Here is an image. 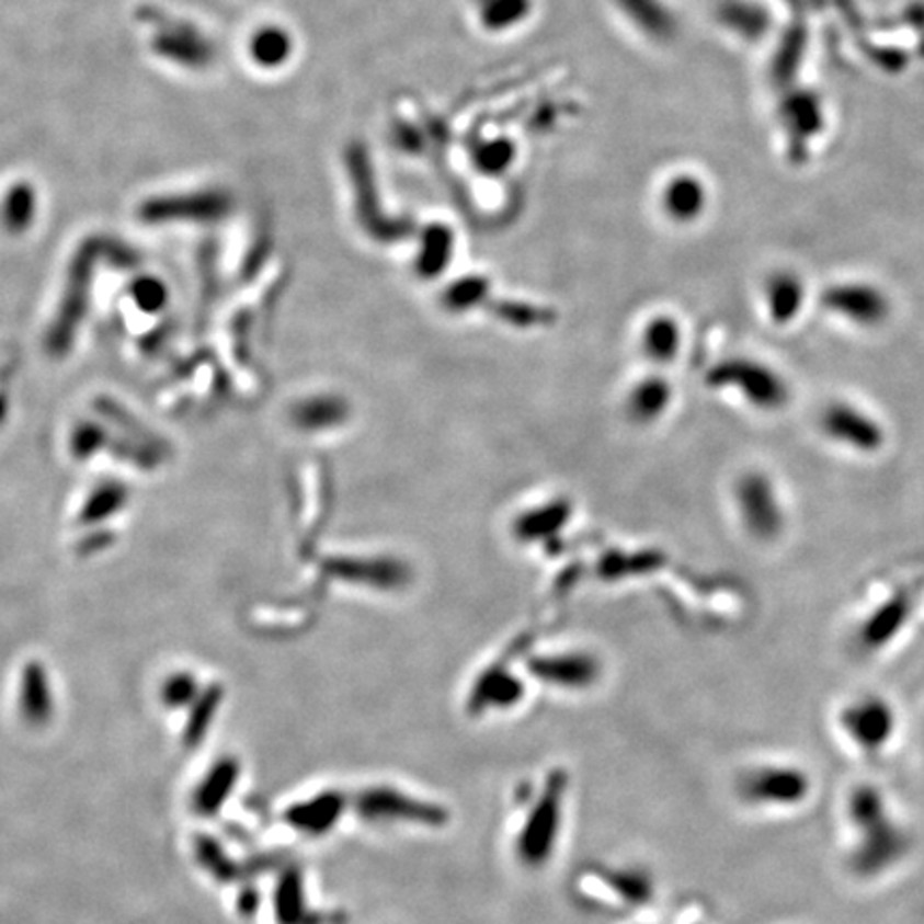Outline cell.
I'll return each mask as SVG.
<instances>
[{"instance_id":"6da1fadb","label":"cell","mask_w":924,"mask_h":924,"mask_svg":"<svg viewBox=\"0 0 924 924\" xmlns=\"http://www.w3.org/2000/svg\"><path fill=\"white\" fill-rule=\"evenodd\" d=\"M741 507H743V516L748 521L749 527L753 528L757 535L771 537L773 533H777L782 527V512L777 507L775 494L771 490V486L764 482V478L757 476H749L745 482L741 484Z\"/></svg>"},{"instance_id":"7a4b0ae2","label":"cell","mask_w":924,"mask_h":924,"mask_svg":"<svg viewBox=\"0 0 924 924\" xmlns=\"http://www.w3.org/2000/svg\"><path fill=\"white\" fill-rule=\"evenodd\" d=\"M732 381L745 392V397L760 407H775L784 402L786 388L777 375L760 364H741L737 362Z\"/></svg>"},{"instance_id":"3957f363","label":"cell","mask_w":924,"mask_h":924,"mask_svg":"<svg viewBox=\"0 0 924 924\" xmlns=\"http://www.w3.org/2000/svg\"><path fill=\"white\" fill-rule=\"evenodd\" d=\"M826 431L835 440L849 441L860 447H876L880 441L878 426L849 407H833L826 415ZM854 445V447H856Z\"/></svg>"},{"instance_id":"277c9868","label":"cell","mask_w":924,"mask_h":924,"mask_svg":"<svg viewBox=\"0 0 924 924\" xmlns=\"http://www.w3.org/2000/svg\"><path fill=\"white\" fill-rule=\"evenodd\" d=\"M251 56L255 58V62H260L264 67L281 65L289 56L287 33H283L281 28H274V26L258 31L251 39Z\"/></svg>"},{"instance_id":"5b68a950","label":"cell","mask_w":924,"mask_h":924,"mask_svg":"<svg viewBox=\"0 0 924 924\" xmlns=\"http://www.w3.org/2000/svg\"><path fill=\"white\" fill-rule=\"evenodd\" d=\"M13 189L15 191L9 195L4 210H7V220L13 227H18V225H24V220L28 219L33 213V195L26 184H20Z\"/></svg>"}]
</instances>
